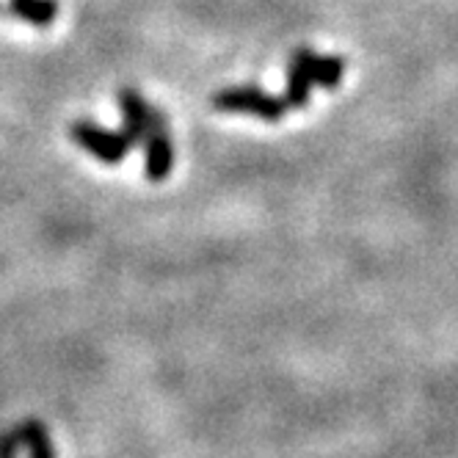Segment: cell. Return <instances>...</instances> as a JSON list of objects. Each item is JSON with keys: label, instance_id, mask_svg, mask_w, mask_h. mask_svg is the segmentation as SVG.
Returning a JSON list of instances; mask_svg holds the SVG:
<instances>
[{"label": "cell", "instance_id": "4", "mask_svg": "<svg viewBox=\"0 0 458 458\" xmlns=\"http://www.w3.org/2000/svg\"><path fill=\"white\" fill-rule=\"evenodd\" d=\"M318 53H312L310 47H301L290 55L287 61V86H284V103L287 108H307L310 103V91H312V61Z\"/></svg>", "mask_w": 458, "mask_h": 458}, {"label": "cell", "instance_id": "6", "mask_svg": "<svg viewBox=\"0 0 458 458\" xmlns=\"http://www.w3.org/2000/svg\"><path fill=\"white\" fill-rule=\"evenodd\" d=\"M6 12L28 25L47 28L58 14V0H9Z\"/></svg>", "mask_w": 458, "mask_h": 458}, {"label": "cell", "instance_id": "1", "mask_svg": "<svg viewBox=\"0 0 458 458\" xmlns=\"http://www.w3.org/2000/svg\"><path fill=\"white\" fill-rule=\"evenodd\" d=\"M213 108L221 111V114L257 116L263 122H279L290 111L287 103H284V97L279 100V97L263 91L259 86H226V89L213 94Z\"/></svg>", "mask_w": 458, "mask_h": 458}, {"label": "cell", "instance_id": "3", "mask_svg": "<svg viewBox=\"0 0 458 458\" xmlns=\"http://www.w3.org/2000/svg\"><path fill=\"white\" fill-rule=\"evenodd\" d=\"M119 114H122V130L133 144H144L157 130H166L169 122L152 103H147L136 89H122L116 94Z\"/></svg>", "mask_w": 458, "mask_h": 458}, {"label": "cell", "instance_id": "2", "mask_svg": "<svg viewBox=\"0 0 458 458\" xmlns=\"http://www.w3.org/2000/svg\"><path fill=\"white\" fill-rule=\"evenodd\" d=\"M70 139L78 147H83L91 157H97L100 163H108V166L122 163L130 155V149L136 147L124 130H108V127L89 122V119H78L70 124Z\"/></svg>", "mask_w": 458, "mask_h": 458}, {"label": "cell", "instance_id": "8", "mask_svg": "<svg viewBox=\"0 0 458 458\" xmlns=\"http://www.w3.org/2000/svg\"><path fill=\"white\" fill-rule=\"evenodd\" d=\"M345 70H348V64L340 55H315V61H312V83L326 89V91H332V89L340 86Z\"/></svg>", "mask_w": 458, "mask_h": 458}, {"label": "cell", "instance_id": "5", "mask_svg": "<svg viewBox=\"0 0 458 458\" xmlns=\"http://www.w3.org/2000/svg\"><path fill=\"white\" fill-rule=\"evenodd\" d=\"M144 172L149 182H163L172 169H174V141L169 127L166 130H157L155 136H149L144 144Z\"/></svg>", "mask_w": 458, "mask_h": 458}, {"label": "cell", "instance_id": "7", "mask_svg": "<svg viewBox=\"0 0 458 458\" xmlns=\"http://www.w3.org/2000/svg\"><path fill=\"white\" fill-rule=\"evenodd\" d=\"M17 434L28 450V458H55L53 453V442H50V434L42 422L37 420H25L22 425H17Z\"/></svg>", "mask_w": 458, "mask_h": 458}]
</instances>
